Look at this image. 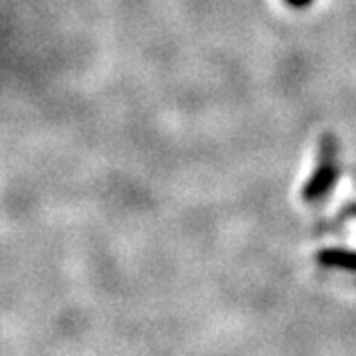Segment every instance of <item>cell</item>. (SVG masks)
Here are the masks:
<instances>
[{"instance_id": "cell-2", "label": "cell", "mask_w": 356, "mask_h": 356, "mask_svg": "<svg viewBox=\"0 0 356 356\" xmlns=\"http://www.w3.org/2000/svg\"><path fill=\"white\" fill-rule=\"evenodd\" d=\"M318 259H321L325 266L343 267V269H356L355 252H346V250H327V252L318 254Z\"/></svg>"}, {"instance_id": "cell-3", "label": "cell", "mask_w": 356, "mask_h": 356, "mask_svg": "<svg viewBox=\"0 0 356 356\" xmlns=\"http://www.w3.org/2000/svg\"><path fill=\"white\" fill-rule=\"evenodd\" d=\"M287 2H289V4H295V6H303L309 0H287Z\"/></svg>"}, {"instance_id": "cell-1", "label": "cell", "mask_w": 356, "mask_h": 356, "mask_svg": "<svg viewBox=\"0 0 356 356\" xmlns=\"http://www.w3.org/2000/svg\"><path fill=\"white\" fill-rule=\"evenodd\" d=\"M339 178V161H337V143L331 137L323 140L321 156H318L317 170L309 178L303 196L305 200H321L325 194H329Z\"/></svg>"}]
</instances>
